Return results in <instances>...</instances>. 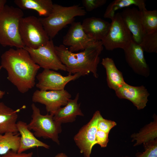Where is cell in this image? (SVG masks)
<instances>
[{
  "instance_id": "obj_1",
  "label": "cell",
  "mask_w": 157,
  "mask_h": 157,
  "mask_svg": "<svg viewBox=\"0 0 157 157\" xmlns=\"http://www.w3.org/2000/svg\"><path fill=\"white\" fill-rule=\"evenodd\" d=\"M1 63L7 72V79L19 92L25 93L34 86L40 67L24 48L6 51L1 56Z\"/></svg>"
},
{
  "instance_id": "obj_2",
  "label": "cell",
  "mask_w": 157,
  "mask_h": 157,
  "mask_svg": "<svg viewBox=\"0 0 157 157\" xmlns=\"http://www.w3.org/2000/svg\"><path fill=\"white\" fill-rule=\"evenodd\" d=\"M55 49L60 60L65 66L68 74H79L81 76L92 73L97 78V67L100 62L99 56L103 49L101 41H96L83 51L72 52L63 44L55 46Z\"/></svg>"
},
{
  "instance_id": "obj_3",
  "label": "cell",
  "mask_w": 157,
  "mask_h": 157,
  "mask_svg": "<svg viewBox=\"0 0 157 157\" xmlns=\"http://www.w3.org/2000/svg\"><path fill=\"white\" fill-rule=\"evenodd\" d=\"M22 10L6 5L0 14V44L3 47L24 48L20 38L19 24L23 17Z\"/></svg>"
},
{
  "instance_id": "obj_4",
  "label": "cell",
  "mask_w": 157,
  "mask_h": 157,
  "mask_svg": "<svg viewBox=\"0 0 157 157\" xmlns=\"http://www.w3.org/2000/svg\"><path fill=\"white\" fill-rule=\"evenodd\" d=\"M86 11L78 5L65 6L54 3L48 17L39 18L50 39L52 40L67 25L74 22L75 17L85 16Z\"/></svg>"
},
{
  "instance_id": "obj_5",
  "label": "cell",
  "mask_w": 157,
  "mask_h": 157,
  "mask_svg": "<svg viewBox=\"0 0 157 157\" xmlns=\"http://www.w3.org/2000/svg\"><path fill=\"white\" fill-rule=\"evenodd\" d=\"M32 119L27 124L28 129L34 131L36 137L49 139L59 145L58 135L62 131L61 124L55 120L53 115L41 114L40 110L33 103Z\"/></svg>"
},
{
  "instance_id": "obj_6",
  "label": "cell",
  "mask_w": 157,
  "mask_h": 157,
  "mask_svg": "<svg viewBox=\"0 0 157 157\" xmlns=\"http://www.w3.org/2000/svg\"><path fill=\"white\" fill-rule=\"evenodd\" d=\"M19 29L25 47L37 49L46 44L50 40L39 18L34 16L22 18Z\"/></svg>"
},
{
  "instance_id": "obj_7",
  "label": "cell",
  "mask_w": 157,
  "mask_h": 157,
  "mask_svg": "<svg viewBox=\"0 0 157 157\" xmlns=\"http://www.w3.org/2000/svg\"><path fill=\"white\" fill-rule=\"evenodd\" d=\"M108 32L101 41L103 47L108 51L117 48L123 50L133 40L132 34L123 21L120 13L115 14Z\"/></svg>"
},
{
  "instance_id": "obj_8",
  "label": "cell",
  "mask_w": 157,
  "mask_h": 157,
  "mask_svg": "<svg viewBox=\"0 0 157 157\" xmlns=\"http://www.w3.org/2000/svg\"><path fill=\"white\" fill-rule=\"evenodd\" d=\"M55 47L53 40L50 39L46 44L38 48H24L28 51L34 62L40 67L55 71H66L65 66L57 55Z\"/></svg>"
},
{
  "instance_id": "obj_9",
  "label": "cell",
  "mask_w": 157,
  "mask_h": 157,
  "mask_svg": "<svg viewBox=\"0 0 157 157\" xmlns=\"http://www.w3.org/2000/svg\"><path fill=\"white\" fill-rule=\"evenodd\" d=\"M101 115L99 111H96L89 122L83 126L74 137L76 144L84 157H90L98 130L97 122Z\"/></svg>"
},
{
  "instance_id": "obj_10",
  "label": "cell",
  "mask_w": 157,
  "mask_h": 157,
  "mask_svg": "<svg viewBox=\"0 0 157 157\" xmlns=\"http://www.w3.org/2000/svg\"><path fill=\"white\" fill-rule=\"evenodd\" d=\"M81 76L79 74L63 76L55 71L44 69L36 76L38 82L36 86L41 90H61L69 82Z\"/></svg>"
},
{
  "instance_id": "obj_11",
  "label": "cell",
  "mask_w": 157,
  "mask_h": 157,
  "mask_svg": "<svg viewBox=\"0 0 157 157\" xmlns=\"http://www.w3.org/2000/svg\"><path fill=\"white\" fill-rule=\"evenodd\" d=\"M71 97L66 90H37L33 93L32 101L44 105L47 112L53 115L62 106H65Z\"/></svg>"
},
{
  "instance_id": "obj_12",
  "label": "cell",
  "mask_w": 157,
  "mask_h": 157,
  "mask_svg": "<svg viewBox=\"0 0 157 157\" xmlns=\"http://www.w3.org/2000/svg\"><path fill=\"white\" fill-rule=\"evenodd\" d=\"M96 41L85 32L80 22H74L63 39V45L70 47L69 51L74 52L83 50L90 44Z\"/></svg>"
},
{
  "instance_id": "obj_13",
  "label": "cell",
  "mask_w": 157,
  "mask_h": 157,
  "mask_svg": "<svg viewBox=\"0 0 157 157\" xmlns=\"http://www.w3.org/2000/svg\"><path fill=\"white\" fill-rule=\"evenodd\" d=\"M126 60L136 74L147 77L150 74V69L146 61L144 51L139 44L133 40L124 50Z\"/></svg>"
},
{
  "instance_id": "obj_14",
  "label": "cell",
  "mask_w": 157,
  "mask_h": 157,
  "mask_svg": "<svg viewBox=\"0 0 157 157\" xmlns=\"http://www.w3.org/2000/svg\"><path fill=\"white\" fill-rule=\"evenodd\" d=\"M115 91L118 98L130 101L138 110L143 109L146 106L149 95L143 85L134 86L126 83Z\"/></svg>"
},
{
  "instance_id": "obj_15",
  "label": "cell",
  "mask_w": 157,
  "mask_h": 157,
  "mask_svg": "<svg viewBox=\"0 0 157 157\" xmlns=\"http://www.w3.org/2000/svg\"><path fill=\"white\" fill-rule=\"evenodd\" d=\"M120 13L123 21L132 34L133 41L140 44L145 34L142 24L140 11L134 7H128Z\"/></svg>"
},
{
  "instance_id": "obj_16",
  "label": "cell",
  "mask_w": 157,
  "mask_h": 157,
  "mask_svg": "<svg viewBox=\"0 0 157 157\" xmlns=\"http://www.w3.org/2000/svg\"><path fill=\"white\" fill-rule=\"evenodd\" d=\"M81 25L89 37L95 41H101L108 32L110 23L100 18L91 17L84 19Z\"/></svg>"
},
{
  "instance_id": "obj_17",
  "label": "cell",
  "mask_w": 157,
  "mask_h": 157,
  "mask_svg": "<svg viewBox=\"0 0 157 157\" xmlns=\"http://www.w3.org/2000/svg\"><path fill=\"white\" fill-rule=\"evenodd\" d=\"M26 122L19 121L17 122V131L21 135L19 148L17 152H24L29 149L43 147L49 149L50 146L37 139L28 128Z\"/></svg>"
},
{
  "instance_id": "obj_18",
  "label": "cell",
  "mask_w": 157,
  "mask_h": 157,
  "mask_svg": "<svg viewBox=\"0 0 157 157\" xmlns=\"http://www.w3.org/2000/svg\"><path fill=\"white\" fill-rule=\"evenodd\" d=\"M23 108V106L15 110L0 102V134L18 133L17 127L18 114Z\"/></svg>"
},
{
  "instance_id": "obj_19",
  "label": "cell",
  "mask_w": 157,
  "mask_h": 157,
  "mask_svg": "<svg viewBox=\"0 0 157 157\" xmlns=\"http://www.w3.org/2000/svg\"><path fill=\"white\" fill-rule=\"evenodd\" d=\"M79 96L78 93L74 99H69L64 107L58 110L53 115V119L61 124L74 121L77 116H84L80 108V104L78 103Z\"/></svg>"
},
{
  "instance_id": "obj_20",
  "label": "cell",
  "mask_w": 157,
  "mask_h": 157,
  "mask_svg": "<svg viewBox=\"0 0 157 157\" xmlns=\"http://www.w3.org/2000/svg\"><path fill=\"white\" fill-rule=\"evenodd\" d=\"M101 64L106 69L107 83L109 88L115 91L126 83L122 73L117 69L112 58H103Z\"/></svg>"
},
{
  "instance_id": "obj_21",
  "label": "cell",
  "mask_w": 157,
  "mask_h": 157,
  "mask_svg": "<svg viewBox=\"0 0 157 157\" xmlns=\"http://www.w3.org/2000/svg\"><path fill=\"white\" fill-rule=\"evenodd\" d=\"M14 2L22 10H33L45 17L50 15L54 4L51 0H15Z\"/></svg>"
},
{
  "instance_id": "obj_22",
  "label": "cell",
  "mask_w": 157,
  "mask_h": 157,
  "mask_svg": "<svg viewBox=\"0 0 157 157\" xmlns=\"http://www.w3.org/2000/svg\"><path fill=\"white\" fill-rule=\"evenodd\" d=\"M154 120L142 128L138 133L131 136L132 141H135L134 146L144 144L157 138V118L154 115Z\"/></svg>"
},
{
  "instance_id": "obj_23",
  "label": "cell",
  "mask_w": 157,
  "mask_h": 157,
  "mask_svg": "<svg viewBox=\"0 0 157 157\" xmlns=\"http://www.w3.org/2000/svg\"><path fill=\"white\" fill-rule=\"evenodd\" d=\"M145 1L144 0H115L108 5L104 15L105 18L112 19L115 12L118 10L126 8L132 5L138 7L140 11L146 8Z\"/></svg>"
},
{
  "instance_id": "obj_24",
  "label": "cell",
  "mask_w": 157,
  "mask_h": 157,
  "mask_svg": "<svg viewBox=\"0 0 157 157\" xmlns=\"http://www.w3.org/2000/svg\"><path fill=\"white\" fill-rule=\"evenodd\" d=\"M19 133H7L0 134V155H3L9 151L17 152L19 148Z\"/></svg>"
},
{
  "instance_id": "obj_25",
  "label": "cell",
  "mask_w": 157,
  "mask_h": 157,
  "mask_svg": "<svg viewBox=\"0 0 157 157\" xmlns=\"http://www.w3.org/2000/svg\"><path fill=\"white\" fill-rule=\"evenodd\" d=\"M141 20L146 34L157 31V10H149L145 8L140 11Z\"/></svg>"
},
{
  "instance_id": "obj_26",
  "label": "cell",
  "mask_w": 157,
  "mask_h": 157,
  "mask_svg": "<svg viewBox=\"0 0 157 157\" xmlns=\"http://www.w3.org/2000/svg\"><path fill=\"white\" fill-rule=\"evenodd\" d=\"M140 45L144 51L149 53H157V31L145 34Z\"/></svg>"
},
{
  "instance_id": "obj_27",
  "label": "cell",
  "mask_w": 157,
  "mask_h": 157,
  "mask_svg": "<svg viewBox=\"0 0 157 157\" xmlns=\"http://www.w3.org/2000/svg\"><path fill=\"white\" fill-rule=\"evenodd\" d=\"M143 145L144 151L137 153L136 157H157V138Z\"/></svg>"
},
{
  "instance_id": "obj_28",
  "label": "cell",
  "mask_w": 157,
  "mask_h": 157,
  "mask_svg": "<svg viewBox=\"0 0 157 157\" xmlns=\"http://www.w3.org/2000/svg\"><path fill=\"white\" fill-rule=\"evenodd\" d=\"M116 125L115 122L105 119L101 115L98 121L97 127L98 130L109 134L111 129Z\"/></svg>"
},
{
  "instance_id": "obj_29",
  "label": "cell",
  "mask_w": 157,
  "mask_h": 157,
  "mask_svg": "<svg viewBox=\"0 0 157 157\" xmlns=\"http://www.w3.org/2000/svg\"><path fill=\"white\" fill-rule=\"evenodd\" d=\"M106 0H82V4L86 11H91L106 4Z\"/></svg>"
},
{
  "instance_id": "obj_30",
  "label": "cell",
  "mask_w": 157,
  "mask_h": 157,
  "mask_svg": "<svg viewBox=\"0 0 157 157\" xmlns=\"http://www.w3.org/2000/svg\"><path fill=\"white\" fill-rule=\"evenodd\" d=\"M108 133L98 129L95 136L94 145L97 144L101 147H107L108 142Z\"/></svg>"
},
{
  "instance_id": "obj_31",
  "label": "cell",
  "mask_w": 157,
  "mask_h": 157,
  "mask_svg": "<svg viewBox=\"0 0 157 157\" xmlns=\"http://www.w3.org/2000/svg\"><path fill=\"white\" fill-rule=\"evenodd\" d=\"M33 153H18L12 150L9 151L6 154L1 156V157H33Z\"/></svg>"
},
{
  "instance_id": "obj_32",
  "label": "cell",
  "mask_w": 157,
  "mask_h": 157,
  "mask_svg": "<svg viewBox=\"0 0 157 157\" xmlns=\"http://www.w3.org/2000/svg\"><path fill=\"white\" fill-rule=\"evenodd\" d=\"M6 2V0H0V14L4 9Z\"/></svg>"
},
{
  "instance_id": "obj_33",
  "label": "cell",
  "mask_w": 157,
  "mask_h": 157,
  "mask_svg": "<svg viewBox=\"0 0 157 157\" xmlns=\"http://www.w3.org/2000/svg\"><path fill=\"white\" fill-rule=\"evenodd\" d=\"M55 157H69L65 153H60L58 154Z\"/></svg>"
},
{
  "instance_id": "obj_34",
  "label": "cell",
  "mask_w": 157,
  "mask_h": 157,
  "mask_svg": "<svg viewBox=\"0 0 157 157\" xmlns=\"http://www.w3.org/2000/svg\"><path fill=\"white\" fill-rule=\"evenodd\" d=\"M2 68L1 66L0 65V71ZM5 94V92L4 91H2L0 90V99L3 98Z\"/></svg>"
},
{
  "instance_id": "obj_35",
  "label": "cell",
  "mask_w": 157,
  "mask_h": 157,
  "mask_svg": "<svg viewBox=\"0 0 157 157\" xmlns=\"http://www.w3.org/2000/svg\"><path fill=\"white\" fill-rule=\"evenodd\" d=\"M124 157H129V156H125Z\"/></svg>"
},
{
  "instance_id": "obj_36",
  "label": "cell",
  "mask_w": 157,
  "mask_h": 157,
  "mask_svg": "<svg viewBox=\"0 0 157 157\" xmlns=\"http://www.w3.org/2000/svg\"><path fill=\"white\" fill-rule=\"evenodd\" d=\"M0 157H1V156H0Z\"/></svg>"
}]
</instances>
